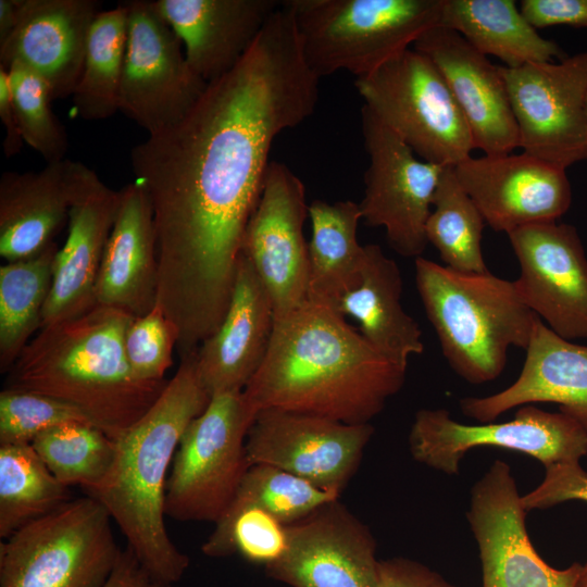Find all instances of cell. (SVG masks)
I'll return each mask as SVG.
<instances>
[{
    "instance_id": "obj_34",
    "label": "cell",
    "mask_w": 587,
    "mask_h": 587,
    "mask_svg": "<svg viewBox=\"0 0 587 587\" xmlns=\"http://www.w3.org/2000/svg\"><path fill=\"white\" fill-rule=\"evenodd\" d=\"M485 220L457 179L454 165L445 166L426 222V238L447 267L461 273H488L482 251Z\"/></svg>"
},
{
    "instance_id": "obj_39",
    "label": "cell",
    "mask_w": 587,
    "mask_h": 587,
    "mask_svg": "<svg viewBox=\"0 0 587 587\" xmlns=\"http://www.w3.org/2000/svg\"><path fill=\"white\" fill-rule=\"evenodd\" d=\"M89 420L75 407L42 394L3 388L0 392V445H30L43 430Z\"/></svg>"
},
{
    "instance_id": "obj_40",
    "label": "cell",
    "mask_w": 587,
    "mask_h": 587,
    "mask_svg": "<svg viewBox=\"0 0 587 587\" xmlns=\"http://www.w3.org/2000/svg\"><path fill=\"white\" fill-rule=\"evenodd\" d=\"M178 330L157 303L151 311L135 317L124 337V350L134 374L143 380H163L177 348Z\"/></svg>"
},
{
    "instance_id": "obj_35",
    "label": "cell",
    "mask_w": 587,
    "mask_h": 587,
    "mask_svg": "<svg viewBox=\"0 0 587 587\" xmlns=\"http://www.w3.org/2000/svg\"><path fill=\"white\" fill-rule=\"evenodd\" d=\"M30 445L60 483L79 486L85 492L104 479L115 455V440L87 422L48 428Z\"/></svg>"
},
{
    "instance_id": "obj_46",
    "label": "cell",
    "mask_w": 587,
    "mask_h": 587,
    "mask_svg": "<svg viewBox=\"0 0 587 587\" xmlns=\"http://www.w3.org/2000/svg\"><path fill=\"white\" fill-rule=\"evenodd\" d=\"M22 0H0V43L13 32L17 24Z\"/></svg>"
},
{
    "instance_id": "obj_26",
    "label": "cell",
    "mask_w": 587,
    "mask_h": 587,
    "mask_svg": "<svg viewBox=\"0 0 587 587\" xmlns=\"http://www.w3.org/2000/svg\"><path fill=\"white\" fill-rule=\"evenodd\" d=\"M118 205L120 190L109 188L98 175L74 198L66 240L55 254L41 327L74 319L96 305L97 277Z\"/></svg>"
},
{
    "instance_id": "obj_47",
    "label": "cell",
    "mask_w": 587,
    "mask_h": 587,
    "mask_svg": "<svg viewBox=\"0 0 587 587\" xmlns=\"http://www.w3.org/2000/svg\"><path fill=\"white\" fill-rule=\"evenodd\" d=\"M575 587H587V563L582 564Z\"/></svg>"
},
{
    "instance_id": "obj_22",
    "label": "cell",
    "mask_w": 587,
    "mask_h": 587,
    "mask_svg": "<svg viewBox=\"0 0 587 587\" xmlns=\"http://www.w3.org/2000/svg\"><path fill=\"white\" fill-rule=\"evenodd\" d=\"M525 351L512 385L490 396L462 398V413L489 423L512 408L552 402L587 429V346L560 337L537 317Z\"/></svg>"
},
{
    "instance_id": "obj_15",
    "label": "cell",
    "mask_w": 587,
    "mask_h": 587,
    "mask_svg": "<svg viewBox=\"0 0 587 587\" xmlns=\"http://www.w3.org/2000/svg\"><path fill=\"white\" fill-rule=\"evenodd\" d=\"M373 434L371 423L263 410L248 432L246 455L250 466L270 465L340 496Z\"/></svg>"
},
{
    "instance_id": "obj_25",
    "label": "cell",
    "mask_w": 587,
    "mask_h": 587,
    "mask_svg": "<svg viewBox=\"0 0 587 587\" xmlns=\"http://www.w3.org/2000/svg\"><path fill=\"white\" fill-rule=\"evenodd\" d=\"M208 84L232 71L282 7L279 0H153Z\"/></svg>"
},
{
    "instance_id": "obj_17",
    "label": "cell",
    "mask_w": 587,
    "mask_h": 587,
    "mask_svg": "<svg viewBox=\"0 0 587 587\" xmlns=\"http://www.w3.org/2000/svg\"><path fill=\"white\" fill-rule=\"evenodd\" d=\"M507 235L520 264L514 285L522 301L560 337L587 339V257L576 228L551 221Z\"/></svg>"
},
{
    "instance_id": "obj_38",
    "label": "cell",
    "mask_w": 587,
    "mask_h": 587,
    "mask_svg": "<svg viewBox=\"0 0 587 587\" xmlns=\"http://www.w3.org/2000/svg\"><path fill=\"white\" fill-rule=\"evenodd\" d=\"M286 546V525L255 508L225 513L202 544L203 554L224 558L239 553L246 560L267 565Z\"/></svg>"
},
{
    "instance_id": "obj_20",
    "label": "cell",
    "mask_w": 587,
    "mask_h": 587,
    "mask_svg": "<svg viewBox=\"0 0 587 587\" xmlns=\"http://www.w3.org/2000/svg\"><path fill=\"white\" fill-rule=\"evenodd\" d=\"M439 70L470 127L475 149L485 155L511 153L520 135L501 66L460 34L435 26L412 46Z\"/></svg>"
},
{
    "instance_id": "obj_37",
    "label": "cell",
    "mask_w": 587,
    "mask_h": 587,
    "mask_svg": "<svg viewBox=\"0 0 587 587\" xmlns=\"http://www.w3.org/2000/svg\"><path fill=\"white\" fill-rule=\"evenodd\" d=\"M7 70L12 103L24 143L38 152L47 163L65 159L67 136L52 111L53 98L48 85L20 63H12Z\"/></svg>"
},
{
    "instance_id": "obj_7",
    "label": "cell",
    "mask_w": 587,
    "mask_h": 587,
    "mask_svg": "<svg viewBox=\"0 0 587 587\" xmlns=\"http://www.w3.org/2000/svg\"><path fill=\"white\" fill-rule=\"evenodd\" d=\"M121 551L105 508L71 499L0 541V587H104Z\"/></svg>"
},
{
    "instance_id": "obj_32",
    "label": "cell",
    "mask_w": 587,
    "mask_h": 587,
    "mask_svg": "<svg viewBox=\"0 0 587 587\" xmlns=\"http://www.w3.org/2000/svg\"><path fill=\"white\" fill-rule=\"evenodd\" d=\"M126 42L125 2L100 11L91 25L82 74L72 95L76 116L99 121L118 111Z\"/></svg>"
},
{
    "instance_id": "obj_27",
    "label": "cell",
    "mask_w": 587,
    "mask_h": 587,
    "mask_svg": "<svg viewBox=\"0 0 587 587\" xmlns=\"http://www.w3.org/2000/svg\"><path fill=\"white\" fill-rule=\"evenodd\" d=\"M159 261L153 212L135 180L120 190V205L97 277L96 305L139 317L158 301Z\"/></svg>"
},
{
    "instance_id": "obj_33",
    "label": "cell",
    "mask_w": 587,
    "mask_h": 587,
    "mask_svg": "<svg viewBox=\"0 0 587 587\" xmlns=\"http://www.w3.org/2000/svg\"><path fill=\"white\" fill-rule=\"evenodd\" d=\"M72 499L32 445H0V539Z\"/></svg>"
},
{
    "instance_id": "obj_43",
    "label": "cell",
    "mask_w": 587,
    "mask_h": 587,
    "mask_svg": "<svg viewBox=\"0 0 587 587\" xmlns=\"http://www.w3.org/2000/svg\"><path fill=\"white\" fill-rule=\"evenodd\" d=\"M379 587H454L426 565L407 559L379 560Z\"/></svg>"
},
{
    "instance_id": "obj_1",
    "label": "cell",
    "mask_w": 587,
    "mask_h": 587,
    "mask_svg": "<svg viewBox=\"0 0 587 587\" xmlns=\"http://www.w3.org/2000/svg\"><path fill=\"white\" fill-rule=\"evenodd\" d=\"M319 80L283 2L242 60L209 83L183 120L133 148L135 182L155 226L157 303L182 347L199 346L220 327L273 141L312 115Z\"/></svg>"
},
{
    "instance_id": "obj_4",
    "label": "cell",
    "mask_w": 587,
    "mask_h": 587,
    "mask_svg": "<svg viewBox=\"0 0 587 587\" xmlns=\"http://www.w3.org/2000/svg\"><path fill=\"white\" fill-rule=\"evenodd\" d=\"M134 320L125 311L95 305L41 327L10 369L7 387L64 401L116 440L147 413L168 383L143 380L132 371L124 337Z\"/></svg>"
},
{
    "instance_id": "obj_9",
    "label": "cell",
    "mask_w": 587,
    "mask_h": 587,
    "mask_svg": "<svg viewBox=\"0 0 587 587\" xmlns=\"http://www.w3.org/2000/svg\"><path fill=\"white\" fill-rule=\"evenodd\" d=\"M258 412L242 391L211 397L176 449L165 488V515L182 522L222 517L246 472V439Z\"/></svg>"
},
{
    "instance_id": "obj_41",
    "label": "cell",
    "mask_w": 587,
    "mask_h": 587,
    "mask_svg": "<svg viewBox=\"0 0 587 587\" xmlns=\"http://www.w3.org/2000/svg\"><path fill=\"white\" fill-rule=\"evenodd\" d=\"M580 500L587 502V472L579 462H565L545 467L541 483L522 496V504L529 512Z\"/></svg>"
},
{
    "instance_id": "obj_2",
    "label": "cell",
    "mask_w": 587,
    "mask_h": 587,
    "mask_svg": "<svg viewBox=\"0 0 587 587\" xmlns=\"http://www.w3.org/2000/svg\"><path fill=\"white\" fill-rule=\"evenodd\" d=\"M407 369L373 348L333 308L305 300L274 321L266 355L242 392L257 412L365 424L401 389Z\"/></svg>"
},
{
    "instance_id": "obj_13",
    "label": "cell",
    "mask_w": 587,
    "mask_h": 587,
    "mask_svg": "<svg viewBox=\"0 0 587 587\" xmlns=\"http://www.w3.org/2000/svg\"><path fill=\"white\" fill-rule=\"evenodd\" d=\"M361 125L369 155L359 203L362 218L369 226L384 227L392 249L415 260L428 245L426 222L445 166L419 159L365 105Z\"/></svg>"
},
{
    "instance_id": "obj_5",
    "label": "cell",
    "mask_w": 587,
    "mask_h": 587,
    "mask_svg": "<svg viewBox=\"0 0 587 587\" xmlns=\"http://www.w3.org/2000/svg\"><path fill=\"white\" fill-rule=\"evenodd\" d=\"M415 284L450 367L471 384L503 372L510 347L526 350L536 319L514 280L461 273L419 257Z\"/></svg>"
},
{
    "instance_id": "obj_21",
    "label": "cell",
    "mask_w": 587,
    "mask_h": 587,
    "mask_svg": "<svg viewBox=\"0 0 587 587\" xmlns=\"http://www.w3.org/2000/svg\"><path fill=\"white\" fill-rule=\"evenodd\" d=\"M99 12L96 0H22L17 24L0 43V66L20 63L32 70L53 100L72 96Z\"/></svg>"
},
{
    "instance_id": "obj_45",
    "label": "cell",
    "mask_w": 587,
    "mask_h": 587,
    "mask_svg": "<svg viewBox=\"0 0 587 587\" xmlns=\"http://www.w3.org/2000/svg\"><path fill=\"white\" fill-rule=\"evenodd\" d=\"M0 120L4 129L3 151L7 158L20 152L24 140L21 136L10 88L8 70L0 66Z\"/></svg>"
},
{
    "instance_id": "obj_16",
    "label": "cell",
    "mask_w": 587,
    "mask_h": 587,
    "mask_svg": "<svg viewBox=\"0 0 587 587\" xmlns=\"http://www.w3.org/2000/svg\"><path fill=\"white\" fill-rule=\"evenodd\" d=\"M526 513L510 465L495 461L473 486L466 512L483 587H575L582 564L559 570L546 563L528 537Z\"/></svg>"
},
{
    "instance_id": "obj_14",
    "label": "cell",
    "mask_w": 587,
    "mask_h": 587,
    "mask_svg": "<svg viewBox=\"0 0 587 587\" xmlns=\"http://www.w3.org/2000/svg\"><path fill=\"white\" fill-rule=\"evenodd\" d=\"M308 216L302 180L286 164L271 161L241 253L270 295L274 321L307 300L309 250L303 226Z\"/></svg>"
},
{
    "instance_id": "obj_12",
    "label": "cell",
    "mask_w": 587,
    "mask_h": 587,
    "mask_svg": "<svg viewBox=\"0 0 587 587\" xmlns=\"http://www.w3.org/2000/svg\"><path fill=\"white\" fill-rule=\"evenodd\" d=\"M501 72L523 152L565 171L587 160V51Z\"/></svg>"
},
{
    "instance_id": "obj_36",
    "label": "cell",
    "mask_w": 587,
    "mask_h": 587,
    "mask_svg": "<svg viewBox=\"0 0 587 587\" xmlns=\"http://www.w3.org/2000/svg\"><path fill=\"white\" fill-rule=\"evenodd\" d=\"M337 499L339 495L300 477L270 465L257 464L246 472L225 513L255 508L280 524L290 525Z\"/></svg>"
},
{
    "instance_id": "obj_3",
    "label": "cell",
    "mask_w": 587,
    "mask_h": 587,
    "mask_svg": "<svg viewBox=\"0 0 587 587\" xmlns=\"http://www.w3.org/2000/svg\"><path fill=\"white\" fill-rule=\"evenodd\" d=\"M195 353L182 358L154 404L115 440L107 476L86 492L105 508L141 565L170 585L182 579L190 560L166 529V482L183 434L211 399Z\"/></svg>"
},
{
    "instance_id": "obj_30",
    "label": "cell",
    "mask_w": 587,
    "mask_h": 587,
    "mask_svg": "<svg viewBox=\"0 0 587 587\" xmlns=\"http://www.w3.org/2000/svg\"><path fill=\"white\" fill-rule=\"evenodd\" d=\"M311 239L307 300L335 310L361 280L366 248L358 241L359 203L314 200L309 205Z\"/></svg>"
},
{
    "instance_id": "obj_18",
    "label": "cell",
    "mask_w": 587,
    "mask_h": 587,
    "mask_svg": "<svg viewBox=\"0 0 587 587\" xmlns=\"http://www.w3.org/2000/svg\"><path fill=\"white\" fill-rule=\"evenodd\" d=\"M378 564L370 528L337 499L286 525L285 549L265 572L291 587H379Z\"/></svg>"
},
{
    "instance_id": "obj_42",
    "label": "cell",
    "mask_w": 587,
    "mask_h": 587,
    "mask_svg": "<svg viewBox=\"0 0 587 587\" xmlns=\"http://www.w3.org/2000/svg\"><path fill=\"white\" fill-rule=\"evenodd\" d=\"M520 11L535 29L559 25L587 28V0H523Z\"/></svg>"
},
{
    "instance_id": "obj_19",
    "label": "cell",
    "mask_w": 587,
    "mask_h": 587,
    "mask_svg": "<svg viewBox=\"0 0 587 587\" xmlns=\"http://www.w3.org/2000/svg\"><path fill=\"white\" fill-rule=\"evenodd\" d=\"M458 182L495 232L558 221L572 203L563 168L525 152L469 157L454 165Z\"/></svg>"
},
{
    "instance_id": "obj_23",
    "label": "cell",
    "mask_w": 587,
    "mask_h": 587,
    "mask_svg": "<svg viewBox=\"0 0 587 587\" xmlns=\"http://www.w3.org/2000/svg\"><path fill=\"white\" fill-rule=\"evenodd\" d=\"M97 174L78 161L47 163L38 172H4L0 179V254L7 262L34 257L68 221L72 202Z\"/></svg>"
},
{
    "instance_id": "obj_11",
    "label": "cell",
    "mask_w": 587,
    "mask_h": 587,
    "mask_svg": "<svg viewBox=\"0 0 587 587\" xmlns=\"http://www.w3.org/2000/svg\"><path fill=\"white\" fill-rule=\"evenodd\" d=\"M125 4L127 42L118 111L151 135L183 120L208 83L189 64L182 41L153 0Z\"/></svg>"
},
{
    "instance_id": "obj_29",
    "label": "cell",
    "mask_w": 587,
    "mask_h": 587,
    "mask_svg": "<svg viewBox=\"0 0 587 587\" xmlns=\"http://www.w3.org/2000/svg\"><path fill=\"white\" fill-rule=\"evenodd\" d=\"M438 26L457 32L482 54L497 57L504 67L567 57L538 34L513 0H444Z\"/></svg>"
},
{
    "instance_id": "obj_6",
    "label": "cell",
    "mask_w": 587,
    "mask_h": 587,
    "mask_svg": "<svg viewBox=\"0 0 587 587\" xmlns=\"http://www.w3.org/2000/svg\"><path fill=\"white\" fill-rule=\"evenodd\" d=\"M304 62L319 77L366 75L438 26L444 0H284Z\"/></svg>"
},
{
    "instance_id": "obj_8",
    "label": "cell",
    "mask_w": 587,
    "mask_h": 587,
    "mask_svg": "<svg viewBox=\"0 0 587 587\" xmlns=\"http://www.w3.org/2000/svg\"><path fill=\"white\" fill-rule=\"evenodd\" d=\"M354 85L363 105L423 161L448 166L471 157L475 145L470 127L425 54L409 48L357 77Z\"/></svg>"
},
{
    "instance_id": "obj_31",
    "label": "cell",
    "mask_w": 587,
    "mask_h": 587,
    "mask_svg": "<svg viewBox=\"0 0 587 587\" xmlns=\"http://www.w3.org/2000/svg\"><path fill=\"white\" fill-rule=\"evenodd\" d=\"M52 242L40 253L0 267V370L9 372L36 329L51 290L54 259Z\"/></svg>"
},
{
    "instance_id": "obj_24",
    "label": "cell",
    "mask_w": 587,
    "mask_h": 587,
    "mask_svg": "<svg viewBox=\"0 0 587 587\" xmlns=\"http://www.w3.org/2000/svg\"><path fill=\"white\" fill-rule=\"evenodd\" d=\"M273 328L270 295L241 253L227 312L195 353L199 379L210 397L245 389L266 355Z\"/></svg>"
},
{
    "instance_id": "obj_10",
    "label": "cell",
    "mask_w": 587,
    "mask_h": 587,
    "mask_svg": "<svg viewBox=\"0 0 587 587\" xmlns=\"http://www.w3.org/2000/svg\"><path fill=\"white\" fill-rule=\"evenodd\" d=\"M483 446L530 455L547 467L579 462L587 454V429L564 413L526 404L511 421L478 424L459 423L445 409H422L409 434L412 458L447 475H457L465 453Z\"/></svg>"
},
{
    "instance_id": "obj_28",
    "label": "cell",
    "mask_w": 587,
    "mask_h": 587,
    "mask_svg": "<svg viewBox=\"0 0 587 587\" xmlns=\"http://www.w3.org/2000/svg\"><path fill=\"white\" fill-rule=\"evenodd\" d=\"M360 284L335 311L360 324L365 340L388 359L408 366L411 355L424 350L422 330L401 304L402 276L398 264L378 245H366Z\"/></svg>"
},
{
    "instance_id": "obj_44",
    "label": "cell",
    "mask_w": 587,
    "mask_h": 587,
    "mask_svg": "<svg viewBox=\"0 0 587 587\" xmlns=\"http://www.w3.org/2000/svg\"><path fill=\"white\" fill-rule=\"evenodd\" d=\"M104 587H172L151 575L126 546Z\"/></svg>"
}]
</instances>
